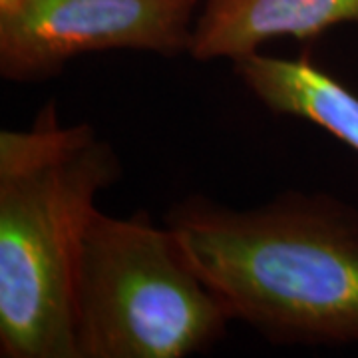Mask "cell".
I'll use <instances>...</instances> for the list:
<instances>
[{
    "mask_svg": "<svg viewBox=\"0 0 358 358\" xmlns=\"http://www.w3.org/2000/svg\"><path fill=\"white\" fill-rule=\"evenodd\" d=\"M166 223L231 320L273 345L358 343V213L336 197L285 192L237 209L192 195Z\"/></svg>",
    "mask_w": 358,
    "mask_h": 358,
    "instance_id": "obj_1",
    "label": "cell"
},
{
    "mask_svg": "<svg viewBox=\"0 0 358 358\" xmlns=\"http://www.w3.org/2000/svg\"><path fill=\"white\" fill-rule=\"evenodd\" d=\"M122 178L114 145L48 102L0 131V357L76 358L78 265L98 195Z\"/></svg>",
    "mask_w": 358,
    "mask_h": 358,
    "instance_id": "obj_2",
    "label": "cell"
},
{
    "mask_svg": "<svg viewBox=\"0 0 358 358\" xmlns=\"http://www.w3.org/2000/svg\"><path fill=\"white\" fill-rule=\"evenodd\" d=\"M74 319L76 358L192 357L231 322L167 223L100 209L80 255Z\"/></svg>",
    "mask_w": 358,
    "mask_h": 358,
    "instance_id": "obj_3",
    "label": "cell"
},
{
    "mask_svg": "<svg viewBox=\"0 0 358 358\" xmlns=\"http://www.w3.org/2000/svg\"><path fill=\"white\" fill-rule=\"evenodd\" d=\"M201 0H0V74L34 84L96 52L189 54Z\"/></svg>",
    "mask_w": 358,
    "mask_h": 358,
    "instance_id": "obj_4",
    "label": "cell"
},
{
    "mask_svg": "<svg viewBox=\"0 0 358 358\" xmlns=\"http://www.w3.org/2000/svg\"><path fill=\"white\" fill-rule=\"evenodd\" d=\"M341 24L358 26V0H201L189 56L233 64L271 40H313Z\"/></svg>",
    "mask_w": 358,
    "mask_h": 358,
    "instance_id": "obj_5",
    "label": "cell"
},
{
    "mask_svg": "<svg viewBox=\"0 0 358 358\" xmlns=\"http://www.w3.org/2000/svg\"><path fill=\"white\" fill-rule=\"evenodd\" d=\"M233 70L268 112L307 120L358 152V96L310 60L257 52Z\"/></svg>",
    "mask_w": 358,
    "mask_h": 358,
    "instance_id": "obj_6",
    "label": "cell"
}]
</instances>
